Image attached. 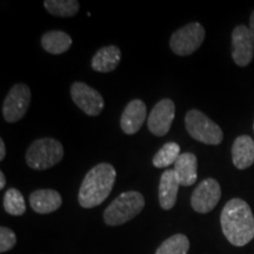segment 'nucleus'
<instances>
[{
    "mask_svg": "<svg viewBox=\"0 0 254 254\" xmlns=\"http://www.w3.org/2000/svg\"><path fill=\"white\" fill-rule=\"evenodd\" d=\"M222 233L233 246H245L254 238V215L245 200L234 198L221 211Z\"/></svg>",
    "mask_w": 254,
    "mask_h": 254,
    "instance_id": "1",
    "label": "nucleus"
},
{
    "mask_svg": "<svg viewBox=\"0 0 254 254\" xmlns=\"http://www.w3.org/2000/svg\"><path fill=\"white\" fill-rule=\"evenodd\" d=\"M117 179V171L109 163L95 165L82 180L78 193L79 204L84 208L99 206L109 198Z\"/></svg>",
    "mask_w": 254,
    "mask_h": 254,
    "instance_id": "2",
    "label": "nucleus"
},
{
    "mask_svg": "<svg viewBox=\"0 0 254 254\" xmlns=\"http://www.w3.org/2000/svg\"><path fill=\"white\" fill-rule=\"evenodd\" d=\"M145 198L140 192L127 190L117 196L104 212V221L109 226H119L132 220L142 211Z\"/></svg>",
    "mask_w": 254,
    "mask_h": 254,
    "instance_id": "3",
    "label": "nucleus"
},
{
    "mask_svg": "<svg viewBox=\"0 0 254 254\" xmlns=\"http://www.w3.org/2000/svg\"><path fill=\"white\" fill-rule=\"evenodd\" d=\"M64 158V146L53 138H41L34 140L27 148L26 163L36 171H44L59 164Z\"/></svg>",
    "mask_w": 254,
    "mask_h": 254,
    "instance_id": "4",
    "label": "nucleus"
},
{
    "mask_svg": "<svg viewBox=\"0 0 254 254\" xmlns=\"http://www.w3.org/2000/svg\"><path fill=\"white\" fill-rule=\"evenodd\" d=\"M185 125L189 134L202 144L219 145L224 139L221 127L201 111H189L185 116Z\"/></svg>",
    "mask_w": 254,
    "mask_h": 254,
    "instance_id": "5",
    "label": "nucleus"
},
{
    "mask_svg": "<svg viewBox=\"0 0 254 254\" xmlns=\"http://www.w3.org/2000/svg\"><path fill=\"white\" fill-rule=\"evenodd\" d=\"M205 28L200 23H190L177 30L171 36L170 47L174 55L186 57L194 53L202 45L205 39Z\"/></svg>",
    "mask_w": 254,
    "mask_h": 254,
    "instance_id": "6",
    "label": "nucleus"
},
{
    "mask_svg": "<svg viewBox=\"0 0 254 254\" xmlns=\"http://www.w3.org/2000/svg\"><path fill=\"white\" fill-rule=\"evenodd\" d=\"M31 104V90L26 84L19 82L9 90L2 104V116L7 123H17L24 118Z\"/></svg>",
    "mask_w": 254,
    "mask_h": 254,
    "instance_id": "7",
    "label": "nucleus"
},
{
    "mask_svg": "<svg viewBox=\"0 0 254 254\" xmlns=\"http://www.w3.org/2000/svg\"><path fill=\"white\" fill-rule=\"evenodd\" d=\"M221 198V187L214 178H206L195 187L190 196V206L195 212L206 214L211 212Z\"/></svg>",
    "mask_w": 254,
    "mask_h": 254,
    "instance_id": "8",
    "label": "nucleus"
},
{
    "mask_svg": "<svg viewBox=\"0 0 254 254\" xmlns=\"http://www.w3.org/2000/svg\"><path fill=\"white\" fill-rule=\"evenodd\" d=\"M71 97L74 104L87 116L97 117L103 112L105 106L103 95L85 82H73Z\"/></svg>",
    "mask_w": 254,
    "mask_h": 254,
    "instance_id": "9",
    "label": "nucleus"
},
{
    "mask_svg": "<svg viewBox=\"0 0 254 254\" xmlns=\"http://www.w3.org/2000/svg\"><path fill=\"white\" fill-rule=\"evenodd\" d=\"M254 56V36L246 25H238L232 32V58L240 67L252 62Z\"/></svg>",
    "mask_w": 254,
    "mask_h": 254,
    "instance_id": "10",
    "label": "nucleus"
},
{
    "mask_svg": "<svg viewBox=\"0 0 254 254\" xmlns=\"http://www.w3.org/2000/svg\"><path fill=\"white\" fill-rule=\"evenodd\" d=\"M176 117V105L171 99H163L155 104L147 119V127L152 134L164 136L170 131Z\"/></svg>",
    "mask_w": 254,
    "mask_h": 254,
    "instance_id": "11",
    "label": "nucleus"
},
{
    "mask_svg": "<svg viewBox=\"0 0 254 254\" xmlns=\"http://www.w3.org/2000/svg\"><path fill=\"white\" fill-rule=\"evenodd\" d=\"M146 104L140 99H134L126 105L120 118V127L125 134L132 135L139 132L146 120Z\"/></svg>",
    "mask_w": 254,
    "mask_h": 254,
    "instance_id": "12",
    "label": "nucleus"
},
{
    "mask_svg": "<svg viewBox=\"0 0 254 254\" xmlns=\"http://www.w3.org/2000/svg\"><path fill=\"white\" fill-rule=\"evenodd\" d=\"M63 204V198L56 190H37L30 194V205L39 214H49L58 209Z\"/></svg>",
    "mask_w": 254,
    "mask_h": 254,
    "instance_id": "13",
    "label": "nucleus"
},
{
    "mask_svg": "<svg viewBox=\"0 0 254 254\" xmlns=\"http://www.w3.org/2000/svg\"><path fill=\"white\" fill-rule=\"evenodd\" d=\"M179 186L174 170H166L161 174L159 183V204L165 211L172 209L176 205Z\"/></svg>",
    "mask_w": 254,
    "mask_h": 254,
    "instance_id": "14",
    "label": "nucleus"
},
{
    "mask_svg": "<svg viewBox=\"0 0 254 254\" xmlns=\"http://www.w3.org/2000/svg\"><path fill=\"white\" fill-rule=\"evenodd\" d=\"M198 159L193 153H182L174 164V173L180 186H190L198 179Z\"/></svg>",
    "mask_w": 254,
    "mask_h": 254,
    "instance_id": "15",
    "label": "nucleus"
},
{
    "mask_svg": "<svg viewBox=\"0 0 254 254\" xmlns=\"http://www.w3.org/2000/svg\"><path fill=\"white\" fill-rule=\"evenodd\" d=\"M120 60H122V51L118 46H105L95 52L92 58L91 66L95 72L110 73L118 67Z\"/></svg>",
    "mask_w": 254,
    "mask_h": 254,
    "instance_id": "16",
    "label": "nucleus"
},
{
    "mask_svg": "<svg viewBox=\"0 0 254 254\" xmlns=\"http://www.w3.org/2000/svg\"><path fill=\"white\" fill-rule=\"evenodd\" d=\"M232 160L238 170H246L254 164V141L249 135H240L232 146Z\"/></svg>",
    "mask_w": 254,
    "mask_h": 254,
    "instance_id": "17",
    "label": "nucleus"
},
{
    "mask_svg": "<svg viewBox=\"0 0 254 254\" xmlns=\"http://www.w3.org/2000/svg\"><path fill=\"white\" fill-rule=\"evenodd\" d=\"M72 38L64 31H49L41 37V46L50 55H63L72 46Z\"/></svg>",
    "mask_w": 254,
    "mask_h": 254,
    "instance_id": "18",
    "label": "nucleus"
},
{
    "mask_svg": "<svg viewBox=\"0 0 254 254\" xmlns=\"http://www.w3.org/2000/svg\"><path fill=\"white\" fill-rule=\"evenodd\" d=\"M44 6L50 14L62 18L74 17L80 9L77 0H45Z\"/></svg>",
    "mask_w": 254,
    "mask_h": 254,
    "instance_id": "19",
    "label": "nucleus"
},
{
    "mask_svg": "<svg viewBox=\"0 0 254 254\" xmlns=\"http://www.w3.org/2000/svg\"><path fill=\"white\" fill-rule=\"evenodd\" d=\"M180 153V146L177 142L170 141L166 142L163 147L159 150L153 157V166L157 168H165L171 166V165L176 164L177 159L179 158Z\"/></svg>",
    "mask_w": 254,
    "mask_h": 254,
    "instance_id": "20",
    "label": "nucleus"
},
{
    "mask_svg": "<svg viewBox=\"0 0 254 254\" xmlns=\"http://www.w3.org/2000/svg\"><path fill=\"white\" fill-rule=\"evenodd\" d=\"M189 250V238L185 234L178 233L165 240L155 251V254H187Z\"/></svg>",
    "mask_w": 254,
    "mask_h": 254,
    "instance_id": "21",
    "label": "nucleus"
},
{
    "mask_svg": "<svg viewBox=\"0 0 254 254\" xmlns=\"http://www.w3.org/2000/svg\"><path fill=\"white\" fill-rule=\"evenodd\" d=\"M4 208L11 215H15V217L23 215L26 211L23 193L14 187L6 190L4 196Z\"/></svg>",
    "mask_w": 254,
    "mask_h": 254,
    "instance_id": "22",
    "label": "nucleus"
},
{
    "mask_svg": "<svg viewBox=\"0 0 254 254\" xmlns=\"http://www.w3.org/2000/svg\"><path fill=\"white\" fill-rule=\"evenodd\" d=\"M17 244V237L11 228L0 227V252L5 253L11 251Z\"/></svg>",
    "mask_w": 254,
    "mask_h": 254,
    "instance_id": "23",
    "label": "nucleus"
},
{
    "mask_svg": "<svg viewBox=\"0 0 254 254\" xmlns=\"http://www.w3.org/2000/svg\"><path fill=\"white\" fill-rule=\"evenodd\" d=\"M6 155V147H5V142L2 139H0V160H4Z\"/></svg>",
    "mask_w": 254,
    "mask_h": 254,
    "instance_id": "24",
    "label": "nucleus"
},
{
    "mask_svg": "<svg viewBox=\"0 0 254 254\" xmlns=\"http://www.w3.org/2000/svg\"><path fill=\"white\" fill-rule=\"evenodd\" d=\"M6 185V178L2 171H0V190H4Z\"/></svg>",
    "mask_w": 254,
    "mask_h": 254,
    "instance_id": "25",
    "label": "nucleus"
},
{
    "mask_svg": "<svg viewBox=\"0 0 254 254\" xmlns=\"http://www.w3.org/2000/svg\"><path fill=\"white\" fill-rule=\"evenodd\" d=\"M250 30L254 36V11L252 12V14H251V17H250Z\"/></svg>",
    "mask_w": 254,
    "mask_h": 254,
    "instance_id": "26",
    "label": "nucleus"
},
{
    "mask_svg": "<svg viewBox=\"0 0 254 254\" xmlns=\"http://www.w3.org/2000/svg\"><path fill=\"white\" fill-rule=\"evenodd\" d=\"M253 128H254V125H253Z\"/></svg>",
    "mask_w": 254,
    "mask_h": 254,
    "instance_id": "27",
    "label": "nucleus"
}]
</instances>
